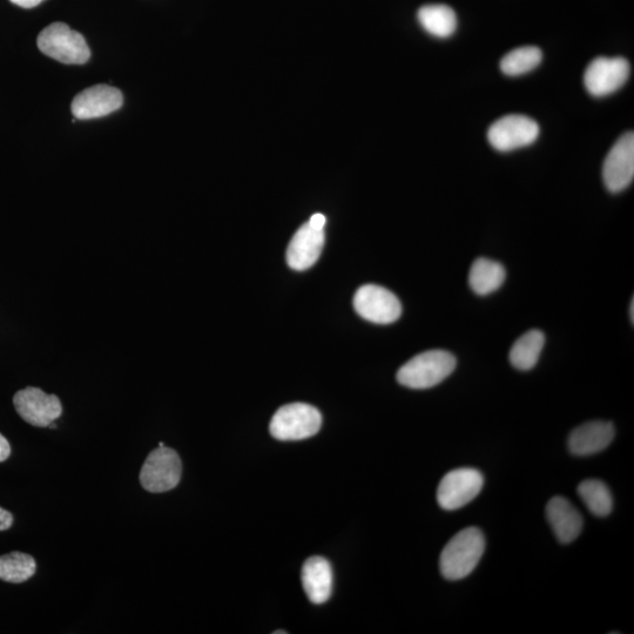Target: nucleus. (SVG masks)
I'll return each instance as SVG.
<instances>
[{"mask_svg": "<svg viewBox=\"0 0 634 634\" xmlns=\"http://www.w3.org/2000/svg\"><path fill=\"white\" fill-rule=\"evenodd\" d=\"M13 524V516L11 512L0 508V531H5L11 528Z\"/></svg>", "mask_w": 634, "mask_h": 634, "instance_id": "obj_23", "label": "nucleus"}, {"mask_svg": "<svg viewBox=\"0 0 634 634\" xmlns=\"http://www.w3.org/2000/svg\"><path fill=\"white\" fill-rule=\"evenodd\" d=\"M484 477L480 471L470 468L456 469L442 478L437 489V502L447 511L465 507L480 495Z\"/></svg>", "mask_w": 634, "mask_h": 634, "instance_id": "obj_7", "label": "nucleus"}, {"mask_svg": "<svg viewBox=\"0 0 634 634\" xmlns=\"http://www.w3.org/2000/svg\"><path fill=\"white\" fill-rule=\"evenodd\" d=\"M630 64L624 58L599 57L584 74V84L592 96L605 97L620 89L629 79Z\"/></svg>", "mask_w": 634, "mask_h": 634, "instance_id": "obj_11", "label": "nucleus"}, {"mask_svg": "<svg viewBox=\"0 0 634 634\" xmlns=\"http://www.w3.org/2000/svg\"><path fill=\"white\" fill-rule=\"evenodd\" d=\"M17 413L33 427H49L63 414L62 402L56 395H47L42 389L29 387L13 397Z\"/></svg>", "mask_w": 634, "mask_h": 634, "instance_id": "obj_10", "label": "nucleus"}, {"mask_svg": "<svg viewBox=\"0 0 634 634\" xmlns=\"http://www.w3.org/2000/svg\"><path fill=\"white\" fill-rule=\"evenodd\" d=\"M49 427H50L51 429H57V424H55V423H53V422H52V423L50 424V426H49Z\"/></svg>", "mask_w": 634, "mask_h": 634, "instance_id": "obj_27", "label": "nucleus"}, {"mask_svg": "<svg viewBox=\"0 0 634 634\" xmlns=\"http://www.w3.org/2000/svg\"><path fill=\"white\" fill-rule=\"evenodd\" d=\"M542 59L543 53L538 47H519L502 59L501 70L510 77L522 76V74L535 70L541 64Z\"/></svg>", "mask_w": 634, "mask_h": 634, "instance_id": "obj_22", "label": "nucleus"}, {"mask_svg": "<svg viewBox=\"0 0 634 634\" xmlns=\"http://www.w3.org/2000/svg\"><path fill=\"white\" fill-rule=\"evenodd\" d=\"M538 134L539 127L535 120L512 114L498 119L491 125L488 139L495 150L510 152L534 144Z\"/></svg>", "mask_w": 634, "mask_h": 634, "instance_id": "obj_9", "label": "nucleus"}, {"mask_svg": "<svg viewBox=\"0 0 634 634\" xmlns=\"http://www.w3.org/2000/svg\"><path fill=\"white\" fill-rule=\"evenodd\" d=\"M578 495L591 514L606 517L611 514L613 499L606 484L598 480H588L579 484Z\"/></svg>", "mask_w": 634, "mask_h": 634, "instance_id": "obj_20", "label": "nucleus"}, {"mask_svg": "<svg viewBox=\"0 0 634 634\" xmlns=\"http://www.w3.org/2000/svg\"><path fill=\"white\" fill-rule=\"evenodd\" d=\"M634 178V134L626 133L611 148L603 167L604 184L612 193L631 185Z\"/></svg>", "mask_w": 634, "mask_h": 634, "instance_id": "obj_12", "label": "nucleus"}, {"mask_svg": "<svg viewBox=\"0 0 634 634\" xmlns=\"http://www.w3.org/2000/svg\"><path fill=\"white\" fill-rule=\"evenodd\" d=\"M484 551L485 538L480 529L467 528L458 532L441 553L442 576L448 580L468 577L480 563Z\"/></svg>", "mask_w": 634, "mask_h": 634, "instance_id": "obj_1", "label": "nucleus"}, {"mask_svg": "<svg viewBox=\"0 0 634 634\" xmlns=\"http://www.w3.org/2000/svg\"><path fill=\"white\" fill-rule=\"evenodd\" d=\"M354 307L364 320L377 325H390L399 320L402 314V305L397 296L376 285H366L357 290Z\"/></svg>", "mask_w": 634, "mask_h": 634, "instance_id": "obj_8", "label": "nucleus"}, {"mask_svg": "<svg viewBox=\"0 0 634 634\" xmlns=\"http://www.w3.org/2000/svg\"><path fill=\"white\" fill-rule=\"evenodd\" d=\"M507 272L501 263L489 259H477L472 263L469 285L474 293L487 296L502 287Z\"/></svg>", "mask_w": 634, "mask_h": 634, "instance_id": "obj_17", "label": "nucleus"}, {"mask_svg": "<svg viewBox=\"0 0 634 634\" xmlns=\"http://www.w3.org/2000/svg\"><path fill=\"white\" fill-rule=\"evenodd\" d=\"M303 590L310 602L323 604L332 596L334 575L332 565L323 557H312L303 564Z\"/></svg>", "mask_w": 634, "mask_h": 634, "instance_id": "obj_16", "label": "nucleus"}, {"mask_svg": "<svg viewBox=\"0 0 634 634\" xmlns=\"http://www.w3.org/2000/svg\"><path fill=\"white\" fill-rule=\"evenodd\" d=\"M546 517L559 542L576 541L583 530V517L564 497H553L546 505Z\"/></svg>", "mask_w": 634, "mask_h": 634, "instance_id": "obj_15", "label": "nucleus"}, {"mask_svg": "<svg viewBox=\"0 0 634 634\" xmlns=\"http://www.w3.org/2000/svg\"><path fill=\"white\" fill-rule=\"evenodd\" d=\"M630 312H631V321L632 323L634 322V300L632 299L631 301V306H630Z\"/></svg>", "mask_w": 634, "mask_h": 634, "instance_id": "obj_26", "label": "nucleus"}, {"mask_svg": "<svg viewBox=\"0 0 634 634\" xmlns=\"http://www.w3.org/2000/svg\"><path fill=\"white\" fill-rule=\"evenodd\" d=\"M124 104L123 93L116 87L96 85L80 92L74 98L71 110L79 120L97 119L109 116Z\"/></svg>", "mask_w": 634, "mask_h": 634, "instance_id": "obj_13", "label": "nucleus"}, {"mask_svg": "<svg viewBox=\"0 0 634 634\" xmlns=\"http://www.w3.org/2000/svg\"><path fill=\"white\" fill-rule=\"evenodd\" d=\"M545 335L541 330L532 329L515 342L510 350V362L518 370L528 372L534 368L543 352Z\"/></svg>", "mask_w": 634, "mask_h": 634, "instance_id": "obj_18", "label": "nucleus"}, {"mask_svg": "<svg viewBox=\"0 0 634 634\" xmlns=\"http://www.w3.org/2000/svg\"><path fill=\"white\" fill-rule=\"evenodd\" d=\"M159 447H165V444L163 442H160Z\"/></svg>", "mask_w": 634, "mask_h": 634, "instance_id": "obj_29", "label": "nucleus"}, {"mask_svg": "<svg viewBox=\"0 0 634 634\" xmlns=\"http://www.w3.org/2000/svg\"><path fill=\"white\" fill-rule=\"evenodd\" d=\"M11 3L20 6V8L24 9H32L36 8L40 3H43L44 0H10Z\"/></svg>", "mask_w": 634, "mask_h": 634, "instance_id": "obj_25", "label": "nucleus"}, {"mask_svg": "<svg viewBox=\"0 0 634 634\" xmlns=\"http://www.w3.org/2000/svg\"><path fill=\"white\" fill-rule=\"evenodd\" d=\"M325 215L316 213L293 236L287 249V263L295 271H306L315 265L325 246Z\"/></svg>", "mask_w": 634, "mask_h": 634, "instance_id": "obj_5", "label": "nucleus"}, {"mask_svg": "<svg viewBox=\"0 0 634 634\" xmlns=\"http://www.w3.org/2000/svg\"><path fill=\"white\" fill-rule=\"evenodd\" d=\"M39 50L45 56L67 65L89 62L91 51L85 38L65 23H53L38 36Z\"/></svg>", "mask_w": 634, "mask_h": 634, "instance_id": "obj_3", "label": "nucleus"}, {"mask_svg": "<svg viewBox=\"0 0 634 634\" xmlns=\"http://www.w3.org/2000/svg\"><path fill=\"white\" fill-rule=\"evenodd\" d=\"M320 411L307 403H290L274 414L269 431L279 441H301L319 433Z\"/></svg>", "mask_w": 634, "mask_h": 634, "instance_id": "obj_4", "label": "nucleus"}, {"mask_svg": "<svg viewBox=\"0 0 634 634\" xmlns=\"http://www.w3.org/2000/svg\"><path fill=\"white\" fill-rule=\"evenodd\" d=\"M274 633H275V634H279V633L281 634V633H287V632H286V631H276V632H274Z\"/></svg>", "mask_w": 634, "mask_h": 634, "instance_id": "obj_28", "label": "nucleus"}, {"mask_svg": "<svg viewBox=\"0 0 634 634\" xmlns=\"http://www.w3.org/2000/svg\"><path fill=\"white\" fill-rule=\"evenodd\" d=\"M36 572V561L23 552H11L0 557V579L8 583H24Z\"/></svg>", "mask_w": 634, "mask_h": 634, "instance_id": "obj_21", "label": "nucleus"}, {"mask_svg": "<svg viewBox=\"0 0 634 634\" xmlns=\"http://www.w3.org/2000/svg\"><path fill=\"white\" fill-rule=\"evenodd\" d=\"M11 454V447L6 438L0 434V462L8 460Z\"/></svg>", "mask_w": 634, "mask_h": 634, "instance_id": "obj_24", "label": "nucleus"}, {"mask_svg": "<svg viewBox=\"0 0 634 634\" xmlns=\"http://www.w3.org/2000/svg\"><path fill=\"white\" fill-rule=\"evenodd\" d=\"M615 435L616 430L611 422H588L572 431L569 450L579 457L595 455L609 447Z\"/></svg>", "mask_w": 634, "mask_h": 634, "instance_id": "obj_14", "label": "nucleus"}, {"mask_svg": "<svg viewBox=\"0 0 634 634\" xmlns=\"http://www.w3.org/2000/svg\"><path fill=\"white\" fill-rule=\"evenodd\" d=\"M418 22L430 35L448 38L454 35L457 28V17L453 9L447 5H426L418 11Z\"/></svg>", "mask_w": 634, "mask_h": 634, "instance_id": "obj_19", "label": "nucleus"}, {"mask_svg": "<svg viewBox=\"0 0 634 634\" xmlns=\"http://www.w3.org/2000/svg\"><path fill=\"white\" fill-rule=\"evenodd\" d=\"M457 361L445 350H429L418 354L401 367L397 381L410 389H429L454 373Z\"/></svg>", "mask_w": 634, "mask_h": 634, "instance_id": "obj_2", "label": "nucleus"}, {"mask_svg": "<svg viewBox=\"0 0 634 634\" xmlns=\"http://www.w3.org/2000/svg\"><path fill=\"white\" fill-rule=\"evenodd\" d=\"M181 474L182 463L177 451L159 447L146 458L140 471V483L147 491L160 494L177 487Z\"/></svg>", "mask_w": 634, "mask_h": 634, "instance_id": "obj_6", "label": "nucleus"}]
</instances>
